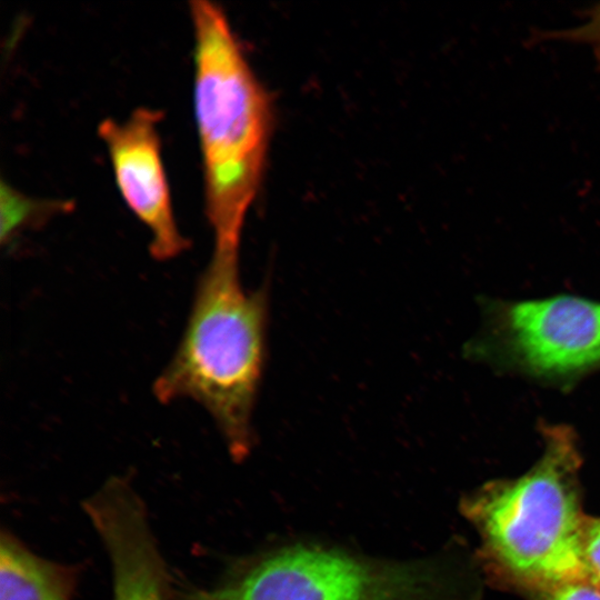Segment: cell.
Here are the masks:
<instances>
[{
	"mask_svg": "<svg viewBox=\"0 0 600 600\" xmlns=\"http://www.w3.org/2000/svg\"><path fill=\"white\" fill-rule=\"evenodd\" d=\"M584 22L578 27L552 31H533L529 43L549 40L583 43L591 48L598 70H600V2L579 12Z\"/></svg>",
	"mask_w": 600,
	"mask_h": 600,
	"instance_id": "cell-9",
	"label": "cell"
},
{
	"mask_svg": "<svg viewBox=\"0 0 600 600\" xmlns=\"http://www.w3.org/2000/svg\"><path fill=\"white\" fill-rule=\"evenodd\" d=\"M470 358L541 383L569 387L600 370V301L573 294L482 302Z\"/></svg>",
	"mask_w": 600,
	"mask_h": 600,
	"instance_id": "cell-5",
	"label": "cell"
},
{
	"mask_svg": "<svg viewBox=\"0 0 600 600\" xmlns=\"http://www.w3.org/2000/svg\"><path fill=\"white\" fill-rule=\"evenodd\" d=\"M62 201L36 200L1 186V241L10 242L23 228L44 221L54 212L68 208Z\"/></svg>",
	"mask_w": 600,
	"mask_h": 600,
	"instance_id": "cell-8",
	"label": "cell"
},
{
	"mask_svg": "<svg viewBox=\"0 0 600 600\" xmlns=\"http://www.w3.org/2000/svg\"><path fill=\"white\" fill-rule=\"evenodd\" d=\"M582 550L587 580L600 586V518L587 517Z\"/></svg>",
	"mask_w": 600,
	"mask_h": 600,
	"instance_id": "cell-10",
	"label": "cell"
},
{
	"mask_svg": "<svg viewBox=\"0 0 600 600\" xmlns=\"http://www.w3.org/2000/svg\"><path fill=\"white\" fill-rule=\"evenodd\" d=\"M79 567L32 551L10 529L0 532V600H73Z\"/></svg>",
	"mask_w": 600,
	"mask_h": 600,
	"instance_id": "cell-7",
	"label": "cell"
},
{
	"mask_svg": "<svg viewBox=\"0 0 600 600\" xmlns=\"http://www.w3.org/2000/svg\"><path fill=\"white\" fill-rule=\"evenodd\" d=\"M541 433L542 454L527 472L490 482L461 501L487 556L537 591L587 579L577 436L562 424H543Z\"/></svg>",
	"mask_w": 600,
	"mask_h": 600,
	"instance_id": "cell-3",
	"label": "cell"
},
{
	"mask_svg": "<svg viewBox=\"0 0 600 600\" xmlns=\"http://www.w3.org/2000/svg\"><path fill=\"white\" fill-rule=\"evenodd\" d=\"M268 291L244 289L240 253L212 251L176 352L153 383L162 403L192 400L211 416L234 462L251 453L261 383Z\"/></svg>",
	"mask_w": 600,
	"mask_h": 600,
	"instance_id": "cell-2",
	"label": "cell"
},
{
	"mask_svg": "<svg viewBox=\"0 0 600 600\" xmlns=\"http://www.w3.org/2000/svg\"><path fill=\"white\" fill-rule=\"evenodd\" d=\"M190 16L206 217L213 250L240 252L246 216L267 162L271 104L224 11L214 2L193 0Z\"/></svg>",
	"mask_w": 600,
	"mask_h": 600,
	"instance_id": "cell-1",
	"label": "cell"
},
{
	"mask_svg": "<svg viewBox=\"0 0 600 600\" xmlns=\"http://www.w3.org/2000/svg\"><path fill=\"white\" fill-rule=\"evenodd\" d=\"M161 117L160 110L139 107L124 121H100L98 134L107 146L122 198L150 232L152 258L164 261L182 253L189 241L172 211L157 129Z\"/></svg>",
	"mask_w": 600,
	"mask_h": 600,
	"instance_id": "cell-6",
	"label": "cell"
},
{
	"mask_svg": "<svg viewBox=\"0 0 600 600\" xmlns=\"http://www.w3.org/2000/svg\"><path fill=\"white\" fill-rule=\"evenodd\" d=\"M173 600H468L444 556L390 559L299 539L232 557L208 587L176 586Z\"/></svg>",
	"mask_w": 600,
	"mask_h": 600,
	"instance_id": "cell-4",
	"label": "cell"
},
{
	"mask_svg": "<svg viewBox=\"0 0 600 600\" xmlns=\"http://www.w3.org/2000/svg\"><path fill=\"white\" fill-rule=\"evenodd\" d=\"M537 592L538 600H600V586L587 579L563 582Z\"/></svg>",
	"mask_w": 600,
	"mask_h": 600,
	"instance_id": "cell-11",
	"label": "cell"
}]
</instances>
